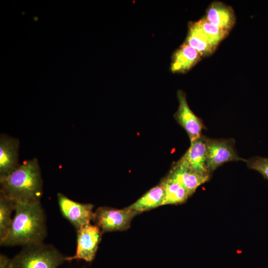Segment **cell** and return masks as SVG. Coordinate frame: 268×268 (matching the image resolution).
<instances>
[{
  "label": "cell",
  "instance_id": "9a60e30c",
  "mask_svg": "<svg viewBox=\"0 0 268 268\" xmlns=\"http://www.w3.org/2000/svg\"><path fill=\"white\" fill-rule=\"evenodd\" d=\"M185 43L197 50L202 57L210 55L217 47L203 32L197 21L190 23Z\"/></svg>",
  "mask_w": 268,
  "mask_h": 268
},
{
  "label": "cell",
  "instance_id": "e0dca14e",
  "mask_svg": "<svg viewBox=\"0 0 268 268\" xmlns=\"http://www.w3.org/2000/svg\"><path fill=\"white\" fill-rule=\"evenodd\" d=\"M16 202L0 192V241L6 237L10 227L11 214L15 210Z\"/></svg>",
  "mask_w": 268,
  "mask_h": 268
},
{
  "label": "cell",
  "instance_id": "9c48e42d",
  "mask_svg": "<svg viewBox=\"0 0 268 268\" xmlns=\"http://www.w3.org/2000/svg\"><path fill=\"white\" fill-rule=\"evenodd\" d=\"M20 142L18 138L4 134L0 135V180L16 169L19 162Z\"/></svg>",
  "mask_w": 268,
  "mask_h": 268
},
{
  "label": "cell",
  "instance_id": "52a82bcc",
  "mask_svg": "<svg viewBox=\"0 0 268 268\" xmlns=\"http://www.w3.org/2000/svg\"><path fill=\"white\" fill-rule=\"evenodd\" d=\"M57 200L62 215L76 230L93 220L94 215L93 204L77 202L61 193L57 194Z\"/></svg>",
  "mask_w": 268,
  "mask_h": 268
},
{
  "label": "cell",
  "instance_id": "ac0fdd59",
  "mask_svg": "<svg viewBox=\"0 0 268 268\" xmlns=\"http://www.w3.org/2000/svg\"><path fill=\"white\" fill-rule=\"evenodd\" d=\"M197 22L203 32L216 47L229 33L210 23L204 17Z\"/></svg>",
  "mask_w": 268,
  "mask_h": 268
},
{
  "label": "cell",
  "instance_id": "d6986e66",
  "mask_svg": "<svg viewBox=\"0 0 268 268\" xmlns=\"http://www.w3.org/2000/svg\"><path fill=\"white\" fill-rule=\"evenodd\" d=\"M246 162L248 168L258 171L268 180V158L254 156L247 159Z\"/></svg>",
  "mask_w": 268,
  "mask_h": 268
},
{
  "label": "cell",
  "instance_id": "3957f363",
  "mask_svg": "<svg viewBox=\"0 0 268 268\" xmlns=\"http://www.w3.org/2000/svg\"><path fill=\"white\" fill-rule=\"evenodd\" d=\"M54 246L44 242L22 247V250L10 259L9 268H58L66 261Z\"/></svg>",
  "mask_w": 268,
  "mask_h": 268
},
{
  "label": "cell",
  "instance_id": "7a4b0ae2",
  "mask_svg": "<svg viewBox=\"0 0 268 268\" xmlns=\"http://www.w3.org/2000/svg\"><path fill=\"white\" fill-rule=\"evenodd\" d=\"M0 192L16 202L41 201L43 179L37 158L26 160L0 180Z\"/></svg>",
  "mask_w": 268,
  "mask_h": 268
},
{
  "label": "cell",
  "instance_id": "277c9868",
  "mask_svg": "<svg viewBox=\"0 0 268 268\" xmlns=\"http://www.w3.org/2000/svg\"><path fill=\"white\" fill-rule=\"evenodd\" d=\"M138 212L125 208L118 209L101 206L94 212L93 221L102 233L128 229L133 218Z\"/></svg>",
  "mask_w": 268,
  "mask_h": 268
},
{
  "label": "cell",
  "instance_id": "5bb4252c",
  "mask_svg": "<svg viewBox=\"0 0 268 268\" xmlns=\"http://www.w3.org/2000/svg\"><path fill=\"white\" fill-rule=\"evenodd\" d=\"M165 190L161 182L152 188L127 208L138 213L163 205Z\"/></svg>",
  "mask_w": 268,
  "mask_h": 268
},
{
  "label": "cell",
  "instance_id": "30bf717a",
  "mask_svg": "<svg viewBox=\"0 0 268 268\" xmlns=\"http://www.w3.org/2000/svg\"><path fill=\"white\" fill-rule=\"evenodd\" d=\"M167 176L180 183L191 195L210 178L209 175H201L190 169L181 158L173 164Z\"/></svg>",
  "mask_w": 268,
  "mask_h": 268
},
{
  "label": "cell",
  "instance_id": "8992f818",
  "mask_svg": "<svg viewBox=\"0 0 268 268\" xmlns=\"http://www.w3.org/2000/svg\"><path fill=\"white\" fill-rule=\"evenodd\" d=\"M77 230L76 249L74 256L67 257V261L82 260L91 262L94 259L101 241L102 232L96 225H85Z\"/></svg>",
  "mask_w": 268,
  "mask_h": 268
},
{
  "label": "cell",
  "instance_id": "2e32d148",
  "mask_svg": "<svg viewBox=\"0 0 268 268\" xmlns=\"http://www.w3.org/2000/svg\"><path fill=\"white\" fill-rule=\"evenodd\" d=\"M161 182L165 190L163 205L183 203L191 196L180 183L168 176Z\"/></svg>",
  "mask_w": 268,
  "mask_h": 268
},
{
  "label": "cell",
  "instance_id": "5b68a950",
  "mask_svg": "<svg viewBox=\"0 0 268 268\" xmlns=\"http://www.w3.org/2000/svg\"><path fill=\"white\" fill-rule=\"evenodd\" d=\"M233 138L206 139V167L211 174L224 163L231 161H246L247 159L239 156L235 148Z\"/></svg>",
  "mask_w": 268,
  "mask_h": 268
},
{
  "label": "cell",
  "instance_id": "8fae6325",
  "mask_svg": "<svg viewBox=\"0 0 268 268\" xmlns=\"http://www.w3.org/2000/svg\"><path fill=\"white\" fill-rule=\"evenodd\" d=\"M206 139L202 134L191 142L186 152L181 158L193 171L203 175H209L206 167Z\"/></svg>",
  "mask_w": 268,
  "mask_h": 268
},
{
  "label": "cell",
  "instance_id": "7c38bea8",
  "mask_svg": "<svg viewBox=\"0 0 268 268\" xmlns=\"http://www.w3.org/2000/svg\"><path fill=\"white\" fill-rule=\"evenodd\" d=\"M204 18L210 23L230 32L235 22V15L231 6L223 2L215 1L206 9Z\"/></svg>",
  "mask_w": 268,
  "mask_h": 268
},
{
  "label": "cell",
  "instance_id": "4fadbf2b",
  "mask_svg": "<svg viewBox=\"0 0 268 268\" xmlns=\"http://www.w3.org/2000/svg\"><path fill=\"white\" fill-rule=\"evenodd\" d=\"M202 58L195 49L184 42L174 53L171 70L174 73H184L194 67Z\"/></svg>",
  "mask_w": 268,
  "mask_h": 268
},
{
  "label": "cell",
  "instance_id": "ffe728a7",
  "mask_svg": "<svg viewBox=\"0 0 268 268\" xmlns=\"http://www.w3.org/2000/svg\"><path fill=\"white\" fill-rule=\"evenodd\" d=\"M10 259L6 255L0 254V268H9Z\"/></svg>",
  "mask_w": 268,
  "mask_h": 268
},
{
  "label": "cell",
  "instance_id": "ba28073f",
  "mask_svg": "<svg viewBox=\"0 0 268 268\" xmlns=\"http://www.w3.org/2000/svg\"><path fill=\"white\" fill-rule=\"evenodd\" d=\"M179 107L174 117L177 123L185 130L190 142L201 136L206 128L201 119L197 116L189 107L186 94L182 90L177 92Z\"/></svg>",
  "mask_w": 268,
  "mask_h": 268
},
{
  "label": "cell",
  "instance_id": "6da1fadb",
  "mask_svg": "<svg viewBox=\"0 0 268 268\" xmlns=\"http://www.w3.org/2000/svg\"><path fill=\"white\" fill-rule=\"evenodd\" d=\"M15 214L1 246L22 247L43 242L47 236L46 218L41 201L16 202Z\"/></svg>",
  "mask_w": 268,
  "mask_h": 268
}]
</instances>
